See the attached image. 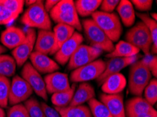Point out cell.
Masks as SVG:
<instances>
[{"mask_svg": "<svg viewBox=\"0 0 157 117\" xmlns=\"http://www.w3.org/2000/svg\"><path fill=\"white\" fill-rule=\"evenodd\" d=\"M44 81L47 93L54 94L67 90L71 88L68 75L55 71L44 76Z\"/></svg>", "mask_w": 157, "mask_h": 117, "instance_id": "5bb4252c", "label": "cell"}, {"mask_svg": "<svg viewBox=\"0 0 157 117\" xmlns=\"http://www.w3.org/2000/svg\"><path fill=\"white\" fill-rule=\"evenodd\" d=\"M30 60L33 68L39 73L51 74L60 69L56 61L49 58L47 55L39 52L33 51L30 56Z\"/></svg>", "mask_w": 157, "mask_h": 117, "instance_id": "9a60e30c", "label": "cell"}, {"mask_svg": "<svg viewBox=\"0 0 157 117\" xmlns=\"http://www.w3.org/2000/svg\"><path fill=\"white\" fill-rule=\"evenodd\" d=\"M6 51V49L4 46H2L0 45V55H2Z\"/></svg>", "mask_w": 157, "mask_h": 117, "instance_id": "f6af8a7d", "label": "cell"}, {"mask_svg": "<svg viewBox=\"0 0 157 117\" xmlns=\"http://www.w3.org/2000/svg\"><path fill=\"white\" fill-rule=\"evenodd\" d=\"M21 23L29 28H38L42 30H51L52 21L45 10L43 1H36L28 7L21 19Z\"/></svg>", "mask_w": 157, "mask_h": 117, "instance_id": "3957f363", "label": "cell"}, {"mask_svg": "<svg viewBox=\"0 0 157 117\" xmlns=\"http://www.w3.org/2000/svg\"><path fill=\"white\" fill-rule=\"evenodd\" d=\"M0 2L17 18L23 12V6L25 4V1L23 0H0Z\"/></svg>", "mask_w": 157, "mask_h": 117, "instance_id": "836d02e7", "label": "cell"}, {"mask_svg": "<svg viewBox=\"0 0 157 117\" xmlns=\"http://www.w3.org/2000/svg\"><path fill=\"white\" fill-rule=\"evenodd\" d=\"M94 96L95 92L93 86L86 82L81 83L77 90L75 91L69 106L82 105L85 102H88L91 99L94 98Z\"/></svg>", "mask_w": 157, "mask_h": 117, "instance_id": "7402d4cb", "label": "cell"}, {"mask_svg": "<svg viewBox=\"0 0 157 117\" xmlns=\"http://www.w3.org/2000/svg\"><path fill=\"white\" fill-rule=\"evenodd\" d=\"M59 0H47V1H45L44 7L47 13L48 12L49 13V11L59 3Z\"/></svg>", "mask_w": 157, "mask_h": 117, "instance_id": "60d3db41", "label": "cell"}, {"mask_svg": "<svg viewBox=\"0 0 157 117\" xmlns=\"http://www.w3.org/2000/svg\"><path fill=\"white\" fill-rule=\"evenodd\" d=\"M24 106L30 117H46L41 107V104L35 97H30L25 101Z\"/></svg>", "mask_w": 157, "mask_h": 117, "instance_id": "4dcf8cb0", "label": "cell"}, {"mask_svg": "<svg viewBox=\"0 0 157 117\" xmlns=\"http://www.w3.org/2000/svg\"><path fill=\"white\" fill-rule=\"evenodd\" d=\"M21 77L26 81L38 96L42 97L45 101L48 100L46 86L40 74L33 68L30 63H26L21 71Z\"/></svg>", "mask_w": 157, "mask_h": 117, "instance_id": "9c48e42d", "label": "cell"}, {"mask_svg": "<svg viewBox=\"0 0 157 117\" xmlns=\"http://www.w3.org/2000/svg\"><path fill=\"white\" fill-rule=\"evenodd\" d=\"M54 45V35L52 30L38 31L35 44V51L44 55L50 54Z\"/></svg>", "mask_w": 157, "mask_h": 117, "instance_id": "d6986e66", "label": "cell"}, {"mask_svg": "<svg viewBox=\"0 0 157 117\" xmlns=\"http://www.w3.org/2000/svg\"><path fill=\"white\" fill-rule=\"evenodd\" d=\"M83 37L79 32H75L69 39L61 46L59 51L54 54V58L57 63L65 65L68 63L71 57L73 56L78 46L82 44Z\"/></svg>", "mask_w": 157, "mask_h": 117, "instance_id": "7c38bea8", "label": "cell"}, {"mask_svg": "<svg viewBox=\"0 0 157 117\" xmlns=\"http://www.w3.org/2000/svg\"><path fill=\"white\" fill-rule=\"evenodd\" d=\"M0 117H6L5 112H4L3 108L1 107H0Z\"/></svg>", "mask_w": 157, "mask_h": 117, "instance_id": "ee69618b", "label": "cell"}, {"mask_svg": "<svg viewBox=\"0 0 157 117\" xmlns=\"http://www.w3.org/2000/svg\"><path fill=\"white\" fill-rule=\"evenodd\" d=\"M127 117H157V112H147V113H143L140 114H130V115H126Z\"/></svg>", "mask_w": 157, "mask_h": 117, "instance_id": "b9f144b4", "label": "cell"}, {"mask_svg": "<svg viewBox=\"0 0 157 117\" xmlns=\"http://www.w3.org/2000/svg\"><path fill=\"white\" fill-rule=\"evenodd\" d=\"M151 18L154 20L155 21H156V19H157V14L156 13H151Z\"/></svg>", "mask_w": 157, "mask_h": 117, "instance_id": "bcb514c9", "label": "cell"}, {"mask_svg": "<svg viewBox=\"0 0 157 117\" xmlns=\"http://www.w3.org/2000/svg\"><path fill=\"white\" fill-rule=\"evenodd\" d=\"M75 86L74 85L71 86L69 89L65 91L56 93L52 94V102L56 107H64L69 105L75 93Z\"/></svg>", "mask_w": 157, "mask_h": 117, "instance_id": "83f0119b", "label": "cell"}, {"mask_svg": "<svg viewBox=\"0 0 157 117\" xmlns=\"http://www.w3.org/2000/svg\"><path fill=\"white\" fill-rule=\"evenodd\" d=\"M92 19L111 42H116L119 40L123 32V27L117 14L96 11L92 14Z\"/></svg>", "mask_w": 157, "mask_h": 117, "instance_id": "277c9868", "label": "cell"}, {"mask_svg": "<svg viewBox=\"0 0 157 117\" xmlns=\"http://www.w3.org/2000/svg\"><path fill=\"white\" fill-rule=\"evenodd\" d=\"M11 82L8 78L0 76V107L6 108L9 104Z\"/></svg>", "mask_w": 157, "mask_h": 117, "instance_id": "1f68e13d", "label": "cell"}, {"mask_svg": "<svg viewBox=\"0 0 157 117\" xmlns=\"http://www.w3.org/2000/svg\"><path fill=\"white\" fill-rule=\"evenodd\" d=\"M138 55L130 58H110L106 63V68L104 72L97 79V83L101 85L107 77L109 76L120 73V71L126 67L131 65L138 60Z\"/></svg>", "mask_w": 157, "mask_h": 117, "instance_id": "4fadbf2b", "label": "cell"}, {"mask_svg": "<svg viewBox=\"0 0 157 117\" xmlns=\"http://www.w3.org/2000/svg\"><path fill=\"white\" fill-rule=\"evenodd\" d=\"M101 2V0H77L74 4L78 15L82 17L92 15L100 6Z\"/></svg>", "mask_w": 157, "mask_h": 117, "instance_id": "484cf974", "label": "cell"}, {"mask_svg": "<svg viewBox=\"0 0 157 117\" xmlns=\"http://www.w3.org/2000/svg\"><path fill=\"white\" fill-rule=\"evenodd\" d=\"M120 16V20H122L123 25L126 27H131L135 21V13L131 2L128 0L120 1L116 7Z\"/></svg>", "mask_w": 157, "mask_h": 117, "instance_id": "cb8c5ba5", "label": "cell"}, {"mask_svg": "<svg viewBox=\"0 0 157 117\" xmlns=\"http://www.w3.org/2000/svg\"><path fill=\"white\" fill-rule=\"evenodd\" d=\"M151 77V75L145 57L131 64L128 80V88L130 93L137 97L141 96L145 87L150 82Z\"/></svg>", "mask_w": 157, "mask_h": 117, "instance_id": "7a4b0ae2", "label": "cell"}, {"mask_svg": "<svg viewBox=\"0 0 157 117\" xmlns=\"http://www.w3.org/2000/svg\"><path fill=\"white\" fill-rule=\"evenodd\" d=\"M16 68L15 60L9 55H0V76L10 77L14 75Z\"/></svg>", "mask_w": 157, "mask_h": 117, "instance_id": "f1b7e54d", "label": "cell"}, {"mask_svg": "<svg viewBox=\"0 0 157 117\" xmlns=\"http://www.w3.org/2000/svg\"><path fill=\"white\" fill-rule=\"evenodd\" d=\"M147 60V64L148 68L150 71L151 75H153L154 77L157 76V58L156 56H145Z\"/></svg>", "mask_w": 157, "mask_h": 117, "instance_id": "f35d334b", "label": "cell"}, {"mask_svg": "<svg viewBox=\"0 0 157 117\" xmlns=\"http://www.w3.org/2000/svg\"><path fill=\"white\" fill-rule=\"evenodd\" d=\"M103 53L101 50L87 45L81 44L71 57L68 64V70H74L85 64L96 60Z\"/></svg>", "mask_w": 157, "mask_h": 117, "instance_id": "ba28073f", "label": "cell"}, {"mask_svg": "<svg viewBox=\"0 0 157 117\" xmlns=\"http://www.w3.org/2000/svg\"><path fill=\"white\" fill-rule=\"evenodd\" d=\"M90 112L94 117H113L105 104L97 99L92 98L88 101Z\"/></svg>", "mask_w": 157, "mask_h": 117, "instance_id": "f546056e", "label": "cell"}, {"mask_svg": "<svg viewBox=\"0 0 157 117\" xmlns=\"http://www.w3.org/2000/svg\"><path fill=\"white\" fill-rule=\"evenodd\" d=\"M130 2L135 6V9L140 11L151 10L153 5L152 0H132V1H130Z\"/></svg>", "mask_w": 157, "mask_h": 117, "instance_id": "8d00e7d4", "label": "cell"}, {"mask_svg": "<svg viewBox=\"0 0 157 117\" xmlns=\"http://www.w3.org/2000/svg\"><path fill=\"white\" fill-rule=\"evenodd\" d=\"M49 17L56 24H63L78 31L82 30L81 23L73 0L59 1L49 11Z\"/></svg>", "mask_w": 157, "mask_h": 117, "instance_id": "6da1fadb", "label": "cell"}, {"mask_svg": "<svg viewBox=\"0 0 157 117\" xmlns=\"http://www.w3.org/2000/svg\"><path fill=\"white\" fill-rule=\"evenodd\" d=\"M35 2H36V0H27V1H25V3L28 6H30L34 4Z\"/></svg>", "mask_w": 157, "mask_h": 117, "instance_id": "7bdbcfd3", "label": "cell"}, {"mask_svg": "<svg viewBox=\"0 0 157 117\" xmlns=\"http://www.w3.org/2000/svg\"><path fill=\"white\" fill-rule=\"evenodd\" d=\"M75 32L74 28L71 26L63 25V24H57L54 27L53 31L54 35V45L49 55L55 54L64 43L72 37Z\"/></svg>", "mask_w": 157, "mask_h": 117, "instance_id": "ffe728a7", "label": "cell"}, {"mask_svg": "<svg viewBox=\"0 0 157 117\" xmlns=\"http://www.w3.org/2000/svg\"><path fill=\"white\" fill-rule=\"evenodd\" d=\"M25 31L16 26H9L2 33L1 42L4 47L14 49L25 41Z\"/></svg>", "mask_w": 157, "mask_h": 117, "instance_id": "e0dca14e", "label": "cell"}, {"mask_svg": "<svg viewBox=\"0 0 157 117\" xmlns=\"http://www.w3.org/2000/svg\"><path fill=\"white\" fill-rule=\"evenodd\" d=\"M126 42L143 52L145 56H151L152 40L150 32L144 24L140 21L126 33Z\"/></svg>", "mask_w": 157, "mask_h": 117, "instance_id": "8992f818", "label": "cell"}, {"mask_svg": "<svg viewBox=\"0 0 157 117\" xmlns=\"http://www.w3.org/2000/svg\"><path fill=\"white\" fill-rule=\"evenodd\" d=\"M17 18L0 2V25H5L12 23Z\"/></svg>", "mask_w": 157, "mask_h": 117, "instance_id": "e575fe53", "label": "cell"}, {"mask_svg": "<svg viewBox=\"0 0 157 117\" xmlns=\"http://www.w3.org/2000/svg\"><path fill=\"white\" fill-rule=\"evenodd\" d=\"M99 97L101 102L105 104L113 117H126L122 94L108 95L102 93Z\"/></svg>", "mask_w": 157, "mask_h": 117, "instance_id": "2e32d148", "label": "cell"}, {"mask_svg": "<svg viewBox=\"0 0 157 117\" xmlns=\"http://www.w3.org/2000/svg\"><path fill=\"white\" fill-rule=\"evenodd\" d=\"M125 111V115H137L147 112H156V109H154L153 106L149 104L144 98H142V97H135L128 100L126 102Z\"/></svg>", "mask_w": 157, "mask_h": 117, "instance_id": "44dd1931", "label": "cell"}, {"mask_svg": "<svg viewBox=\"0 0 157 117\" xmlns=\"http://www.w3.org/2000/svg\"><path fill=\"white\" fill-rule=\"evenodd\" d=\"M106 68V63L101 59L73 70L71 73V81L73 82H86L97 79Z\"/></svg>", "mask_w": 157, "mask_h": 117, "instance_id": "52a82bcc", "label": "cell"}, {"mask_svg": "<svg viewBox=\"0 0 157 117\" xmlns=\"http://www.w3.org/2000/svg\"><path fill=\"white\" fill-rule=\"evenodd\" d=\"M137 48L132 46L130 43L125 41H120L114 46V49L111 53L106 56V58H130L137 56L140 53Z\"/></svg>", "mask_w": 157, "mask_h": 117, "instance_id": "603a6c76", "label": "cell"}, {"mask_svg": "<svg viewBox=\"0 0 157 117\" xmlns=\"http://www.w3.org/2000/svg\"><path fill=\"white\" fill-rule=\"evenodd\" d=\"M136 15L141 19L142 22L143 23L150 32L152 46L151 47L150 53L151 55H156L157 53V23L156 21L153 20L151 16L147 13H136Z\"/></svg>", "mask_w": 157, "mask_h": 117, "instance_id": "4316f807", "label": "cell"}, {"mask_svg": "<svg viewBox=\"0 0 157 117\" xmlns=\"http://www.w3.org/2000/svg\"><path fill=\"white\" fill-rule=\"evenodd\" d=\"M33 90L30 85L20 76H15L11 83L9 104L11 106L20 104L29 99Z\"/></svg>", "mask_w": 157, "mask_h": 117, "instance_id": "30bf717a", "label": "cell"}, {"mask_svg": "<svg viewBox=\"0 0 157 117\" xmlns=\"http://www.w3.org/2000/svg\"><path fill=\"white\" fill-rule=\"evenodd\" d=\"M7 117H30V116L25 107L22 104H18L9 109Z\"/></svg>", "mask_w": 157, "mask_h": 117, "instance_id": "d590c367", "label": "cell"}, {"mask_svg": "<svg viewBox=\"0 0 157 117\" xmlns=\"http://www.w3.org/2000/svg\"><path fill=\"white\" fill-rule=\"evenodd\" d=\"M61 117H92L90 108L85 105L55 107Z\"/></svg>", "mask_w": 157, "mask_h": 117, "instance_id": "d4e9b609", "label": "cell"}, {"mask_svg": "<svg viewBox=\"0 0 157 117\" xmlns=\"http://www.w3.org/2000/svg\"><path fill=\"white\" fill-rule=\"evenodd\" d=\"M119 2L120 1L118 0H104L101 2L100 5L101 11L105 13H113Z\"/></svg>", "mask_w": 157, "mask_h": 117, "instance_id": "74e56055", "label": "cell"}, {"mask_svg": "<svg viewBox=\"0 0 157 117\" xmlns=\"http://www.w3.org/2000/svg\"><path fill=\"white\" fill-rule=\"evenodd\" d=\"M144 99L151 106L157 101V81L156 79L150 80L144 90Z\"/></svg>", "mask_w": 157, "mask_h": 117, "instance_id": "d6a6232c", "label": "cell"}, {"mask_svg": "<svg viewBox=\"0 0 157 117\" xmlns=\"http://www.w3.org/2000/svg\"><path fill=\"white\" fill-rule=\"evenodd\" d=\"M127 81L122 74L118 73L109 76L101 84V90L108 95L119 94L124 90Z\"/></svg>", "mask_w": 157, "mask_h": 117, "instance_id": "ac0fdd59", "label": "cell"}, {"mask_svg": "<svg viewBox=\"0 0 157 117\" xmlns=\"http://www.w3.org/2000/svg\"><path fill=\"white\" fill-rule=\"evenodd\" d=\"M25 34V41L12 51L13 58L15 60L16 64H18L19 67L24 65L27 60L30 58L34 49L36 41L37 35L34 29L28 28L26 30Z\"/></svg>", "mask_w": 157, "mask_h": 117, "instance_id": "8fae6325", "label": "cell"}, {"mask_svg": "<svg viewBox=\"0 0 157 117\" xmlns=\"http://www.w3.org/2000/svg\"><path fill=\"white\" fill-rule=\"evenodd\" d=\"M81 25L90 46L109 53L113 51L114 49L113 42L92 19H84Z\"/></svg>", "mask_w": 157, "mask_h": 117, "instance_id": "5b68a950", "label": "cell"}, {"mask_svg": "<svg viewBox=\"0 0 157 117\" xmlns=\"http://www.w3.org/2000/svg\"><path fill=\"white\" fill-rule=\"evenodd\" d=\"M40 104L46 117H61L55 109L49 106L46 102H41Z\"/></svg>", "mask_w": 157, "mask_h": 117, "instance_id": "ab89813d", "label": "cell"}]
</instances>
